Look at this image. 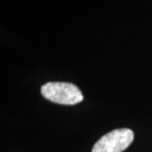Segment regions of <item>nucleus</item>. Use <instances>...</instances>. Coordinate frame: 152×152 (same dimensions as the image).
<instances>
[{
	"label": "nucleus",
	"instance_id": "f257e3e1",
	"mask_svg": "<svg viewBox=\"0 0 152 152\" xmlns=\"http://www.w3.org/2000/svg\"><path fill=\"white\" fill-rule=\"evenodd\" d=\"M41 92L46 99L63 105H75L84 99L75 85L66 82H48L42 86Z\"/></svg>",
	"mask_w": 152,
	"mask_h": 152
},
{
	"label": "nucleus",
	"instance_id": "f03ea898",
	"mask_svg": "<svg viewBox=\"0 0 152 152\" xmlns=\"http://www.w3.org/2000/svg\"><path fill=\"white\" fill-rule=\"evenodd\" d=\"M134 140V132L129 129H114L103 135L93 146L91 152H122Z\"/></svg>",
	"mask_w": 152,
	"mask_h": 152
}]
</instances>
